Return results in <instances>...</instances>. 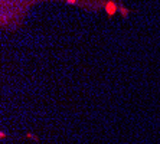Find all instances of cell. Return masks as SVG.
Segmentation results:
<instances>
[{"instance_id":"1","label":"cell","mask_w":160,"mask_h":144,"mask_svg":"<svg viewBox=\"0 0 160 144\" xmlns=\"http://www.w3.org/2000/svg\"><path fill=\"white\" fill-rule=\"evenodd\" d=\"M105 12H107V15L110 16V18H113L115 13H117V10L120 9L118 6H117V3L115 2H113V0H108V2L105 3Z\"/></svg>"},{"instance_id":"2","label":"cell","mask_w":160,"mask_h":144,"mask_svg":"<svg viewBox=\"0 0 160 144\" xmlns=\"http://www.w3.org/2000/svg\"><path fill=\"white\" fill-rule=\"evenodd\" d=\"M118 10L121 12V15H123V16H127V15H128V10H127L125 7H120Z\"/></svg>"},{"instance_id":"3","label":"cell","mask_w":160,"mask_h":144,"mask_svg":"<svg viewBox=\"0 0 160 144\" xmlns=\"http://www.w3.org/2000/svg\"><path fill=\"white\" fill-rule=\"evenodd\" d=\"M78 2V0H66V3H69V5H75Z\"/></svg>"}]
</instances>
